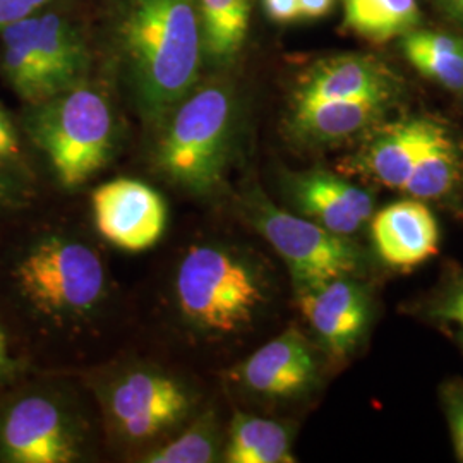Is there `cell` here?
Returning a JSON list of instances; mask_svg holds the SVG:
<instances>
[{
  "label": "cell",
  "instance_id": "cell-1",
  "mask_svg": "<svg viewBox=\"0 0 463 463\" xmlns=\"http://www.w3.org/2000/svg\"><path fill=\"white\" fill-rule=\"evenodd\" d=\"M116 43L137 112L162 126L198 86L203 33L196 0H120Z\"/></svg>",
  "mask_w": 463,
  "mask_h": 463
},
{
  "label": "cell",
  "instance_id": "cell-2",
  "mask_svg": "<svg viewBox=\"0 0 463 463\" xmlns=\"http://www.w3.org/2000/svg\"><path fill=\"white\" fill-rule=\"evenodd\" d=\"M174 302L189 330L222 340L250 328L268 302V285L260 266L239 249L198 242L175 269Z\"/></svg>",
  "mask_w": 463,
  "mask_h": 463
},
{
  "label": "cell",
  "instance_id": "cell-3",
  "mask_svg": "<svg viewBox=\"0 0 463 463\" xmlns=\"http://www.w3.org/2000/svg\"><path fill=\"white\" fill-rule=\"evenodd\" d=\"M237 129V97L225 80L196 86L160 126L153 153L156 172L194 196H210L225 181Z\"/></svg>",
  "mask_w": 463,
  "mask_h": 463
},
{
  "label": "cell",
  "instance_id": "cell-4",
  "mask_svg": "<svg viewBox=\"0 0 463 463\" xmlns=\"http://www.w3.org/2000/svg\"><path fill=\"white\" fill-rule=\"evenodd\" d=\"M93 390L114 441L136 449L164 443L198 409V395L183 378L148 363L107 369Z\"/></svg>",
  "mask_w": 463,
  "mask_h": 463
},
{
  "label": "cell",
  "instance_id": "cell-5",
  "mask_svg": "<svg viewBox=\"0 0 463 463\" xmlns=\"http://www.w3.org/2000/svg\"><path fill=\"white\" fill-rule=\"evenodd\" d=\"M32 107L26 131L62 187L83 185L109 164L116 148V118L99 88L83 81Z\"/></svg>",
  "mask_w": 463,
  "mask_h": 463
},
{
  "label": "cell",
  "instance_id": "cell-6",
  "mask_svg": "<svg viewBox=\"0 0 463 463\" xmlns=\"http://www.w3.org/2000/svg\"><path fill=\"white\" fill-rule=\"evenodd\" d=\"M19 296L55 325L95 315L107 298V269L91 246L66 235H45L23 252L13 269Z\"/></svg>",
  "mask_w": 463,
  "mask_h": 463
},
{
  "label": "cell",
  "instance_id": "cell-7",
  "mask_svg": "<svg viewBox=\"0 0 463 463\" xmlns=\"http://www.w3.org/2000/svg\"><path fill=\"white\" fill-rule=\"evenodd\" d=\"M239 206L287 265L298 296L335 279L354 277L364 265L363 250L350 237L281 210L260 187L242 193Z\"/></svg>",
  "mask_w": 463,
  "mask_h": 463
},
{
  "label": "cell",
  "instance_id": "cell-8",
  "mask_svg": "<svg viewBox=\"0 0 463 463\" xmlns=\"http://www.w3.org/2000/svg\"><path fill=\"white\" fill-rule=\"evenodd\" d=\"M88 424L66 397L32 390L0 407V460L7 463H74L88 455Z\"/></svg>",
  "mask_w": 463,
  "mask_h": 463
},
{
  "label": "cell",
  "instance_id": "cell-9",
  "mask_svg": "<svg viewBox=\"0 0 463 463\" xmlns=\"http://www.w3.org/2000/svg\"><path fill=\"white\" fill-rule=\"evenodd\" d=\"M227 380L239 392L266 402L298 400L315 390L319 361L311 342L298 328H288L233 365Z\"/></svg>",
  "mask_w": 463,
  "mask_h": 463
},
{
  "label": "cell",
  "instance_id": "cell-10",
  "mask_svg": "<svg viewBox=\"0 0 463 463\" xmlns=\"http://www.w3.org/2000/svg\"><path fill=\"white\" fill-rule=\"evenodd\" d=\"M91 208L101 237L126 252L148 250L165 232V199L137 179L101 184L91 194Z\"/></svg>",
  "mask_w": 463,
  "mask_h": 463
},
{
  "label": "cell",
  "instance_id": "cell-11",
  "mask_svg": "<svg viewBox=\"0 0 463 463\" xmlns=\"http://www.w3.org/2000/svg\"><path fill=\"white\" fill-rule=\"evenodd\" d=\"M298 298L316 340L331 357L345 359L359 347L371 319V298L363 283L342 277Z\"/></svg>",
  "mask_w": 463,
  "mask_h": 463
},
{
  "label": "cell",
  "instance_id": "cell-12",
  "mask_svg": "<svg viewBox=\"0 0 463 463\" xmlns=\"http://www.w3.org/2000/svg\"><path fill=\"white\" fill-rule=\"evenodd\" d=\"M283 185L298 215L344 237L357 233L374 215L369 191L326 170L290 174Z\"/></svg>",
  "mask_w": 463,
  "mask_h": 463
},
{
  "label": "cell",
  "instance_id": "cell-13",
  "mask_svg": "<svg viewBox=\"0 0 463 463\" xmlns=\"http://www.w3.org/2000/svg\"><path fill=\"white\" fill-rule=\"evenodd\" d=\"M373 244L384 265L414 269L439 250V225L422 199H402L371 216Z\"/></svg>",
  "mask_w": 463,
  "mask_h": 463
},
{
  "label": "cell",
  "instance_id": "cell-14",
  "mask_svg": "<svg viewBox=\"0 0 463 463\" xmlns=\"http://www.w3.org/2000/svg\"><path fill=\"white\" fill-rule=\"evenodd\" d=\"M374 95L395 97V81L380 62L354 53L323 59L309 67L298 78L292 103L363 99Z\"/></svg>",
  "mask_w": 463,
  "mask_h": 463
},
{
  "label": "cell",
  "instance_id": "cell-15",
  "mask_svg": "<svg viewBox=\"0 0 463 463\" xmlns=\"http://www.w3.org/2000/svg\"><path fill=\"white\" fill-rule=\"evenodd\" d=\"M393 95L292 103L288 129L298 143L331 146L365 131L388 109Z\"/></svg>",
  "mask_w": 463,
  "mask_h": 463
},
{
  "label": "cell",
  "instance_id": "cell-16",
  "mask_svg": "<svg viewBox=\"0 0 463 463\" xmlns=\"http://www.w3.org/2000/svg\"><path fill=\"white\" fill-rule=\"evenodd\" d=\"M428 118H403L383 126L359 153L354 168L384 187L402 191L430 129Z\"/></svg>",
  "mask_w": 463,
  "mask_h": 463
},
{
  "label": "cell",
  "instance_id": "cell-17",
  "mask_svg": "<svg viewBox=\"0 0 463 463\" xmlns=\"http://www.w3.org/2000/svg\"><path fill=\"white\" fill-rule=\"evenodd\" d=\"M36 49L53 97L83 83L90 71V50L83 33L71 19L57 13L38 14Z\"/></svg>",
  "mask_w": 463,
  "mask_h": 463
},
{
  "label": "cell",
  "instance_id": "cell-18",
  "mask_svg": "<svg viewBox=\"0 0 463 463\" xmlns=\"http://www.w3.org/2000/svg\"><path fill=\"white\" fill-rule=\"evenodd\" d=\"M38 14L21 19L0 32V69L17 97L30 105L52 99V88L42 57L36 49Z\"/></svg>",
  "mask_w": 463,
  "mask_h": 463
},
{
  "label": "cell",
  "instance_id": "cell-19",
  "mask_svg": "<svg viewBox=\"0 0 463 463\" xmlns=\"http://www.w3.org/2000/svg\"><path fill=\"white\" fill-rule=\"evenodd\" d=\"M294 430L273 419L235 412L225 434L227 463H294Z\"/></svg>",
  "mask_w": 463,
  "mask_h": 463
},
{
  "label": "cell",
  "instance_id": "cell-20",
  "mask_svg": "<svg viewBox=\"0 0 463 463\" xmlns=\"http://www.w3.org/2000/svg\"><path fill=\"white\" fill-rule=\"evenodd\" d=\"M460 179V153L447 129L430 120L424 145L403 193L432 201L448 196Z\"/></svg>",
  "mask_w": 463,
  "mask_h": 463
},
{
  "label": "cell",
  "instance_id": "cell-21",
  "mask_svg": "<svg viewBox=\"0 0 463 463\" xmlns=\"http://www.w3.org/2000/svg\"><path fill=\"white\" fill-rule=\"evenodd\" d=\"M203 53L213 66H229L242 49L249 32L250 0H196Z\"/></svg>",
  "mask_w": 463,
  "mask_h": 463
},
{
  "label": "cell",
  "instance_id": "cell-22",
  "mask_svg": "<svg viewBox=\"0 0 463 463\" xmlns=\"http://www.w3.org/2000/svg\"><path fill=\"white\" fill-rule=\"evenodd\" d=\"M225 432L215 409L193 415L164 443L149 448L139 458L145 463H213L222 460Z\"/></svg>",
  "mask_w": 463,
  "mask_h": 463
},
{
  "label": "cell",
  "instance_id": "cell-23",
  "mask_svg": "<svg viewBox=\"0 0 463 463\" xmlns=\"http://www.w3.org/2000/svg\"><path fill=\"white\" fill-rule=\"evenodd\" d=\"M402 49L422 76L449 91H462V36L414 30L402 36Z\"/></svg>",
  "mask_w": 463,
  "mask_h": 463
},
{
  "label": "cell",
  "instance_id": "cell-24",
  "mask_svg": "<svg viewBox=\"0 0 463 463\" xmlns=\"http://www.w3.org/2000/svg\"><path fill=\"white\" fill-rule=\"evenodd\" d=\"M344 23L350 32L376 43L417 30V0H344Z\"/></svg>",
  "mask_w": 463,
  "mask_h": 463
},
{
  "label": "cell",
  "instance_id": "cell-25",
  "mask_svg": "<svg viewBox=\"0 0 463 463\" xmlns=\"http://www.w3.org/2000/svg\"><path fill=\"white\" fill-rule=\"evenodd\" d=\"M428 315L463 345V277L451 281L430 304Z\"/></svg>",
  "mask_w": 463,
  "mask_h": 463
},
{
  "label": "cell",
  "instance_id": "cell-26",
  "mask_svg": "<svg viewBox=\"0 0 463 463\" xmlns=\"http://www.w3.org/2000/svg\"><path fill=\"white\" fill-rule=\"evenodd\" d=\"M21 160V143L16 126L7 110L0 105V172L14 166Z\"/></svg>",
  "mask_w": 463,
  "mask_h": 463
},
{
  "label": "cell",
  "instance_id": "cell-27",
  "mask_svg": "<svg viewBox=\"0 0 463 463\" xmlns=\"http://www.w3.org/2000/svg\"><path fill=\"white\" fill-rule=\"evenodd\" d=\"M445 407L455 449L458 458L463 462V384L448 388Z\"/></svg>",
  "mask_w": 463,
  "mask_h": 463
},
{
  "label": "cell",
  "instance_id": "cell-28",
  "mask_svg": "<svg viewBox=\"0 0 463 463\" xmlns=\"http://www.w3.org/2000/svg\"><path fill=\"white\" fill-rule=\"evenodd\" d=\"M53 0H0V32L21 19L40 14Z\"/></svg>",
  "mask_w": 463,
  "mask_h": 463
},
{
  "label": "cell",
  "instance_id": "cell-29",
  "mask_svg": "<svg viewBox=\"0 0 463 463\" xmlns=\"http://www.w3.org/2000/svg\"><path fill=\"white\" fill-rule=\"evenodd\" d=\"M263 5L268 17L281 24L300 19L298 0H263Z\"/></svg>",
  "mask_w": 463,
  "mask_h": 463
},
{
  "label": "cell",
  "instance_id": "cell-30",
  "mask_svg": "<svg viewBox=\"0 0 463 463\" xmlns=\"http://www.w3.org/2000/svg\"><path fill=\"white\" fill-rule=\"evenodd\" d=\"M24 204V193L21 185L5 172H0V210L21 208Z\"/></svg>",
  "mask_w": 463,
  "mask_h": 463
},
{
  "label": "cell",
  "instance_id": "cell-31",
  "mask_svg": "<svg viewBox=\"0 0 463 463\" xmlns=\"http://www.w3.org/2000/svg\"><path fill=\"white\" fill-rule=\"evenodd\" d=\"M17 371L16 359L9 352V342L7 335L0 323V383L11 380Z\"/></svg>",
  "mask_w": 463,
  "mask_h": 463
},
{
  "label": "cell",
  "instance_id": "cell-32",
  "mask_svg": "<svg viewBox=\"0 0 463 463\" xmlns=\"http://www.w3.org/2000/svg\"><path fill=\"white\" fill-rule=\"evenodd\" d=\"M298 5H300V17L319 19L330 14L335 0H298Z\"/></svg>",
  "mask_w": 463,
  "mask_h": 463
},
{
  "label": "cell",
  "instance_id": "cell-33",
  "mask_svg": "<svg viewBox=\"0 0 463 463\" xmlns=\"http://www.w3.org/2000/svg\"><path fill=\"white\" fill-rule=\"evenodd\" d=\"M438 5L449 19L463 26V0H438Z\"/></svg>",
  "mask_w": 463,
  "mask_h": 463
}]
</instances>
